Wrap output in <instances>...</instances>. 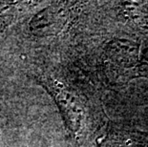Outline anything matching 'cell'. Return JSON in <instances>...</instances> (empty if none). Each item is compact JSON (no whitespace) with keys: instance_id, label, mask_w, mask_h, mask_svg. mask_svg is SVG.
Segmentation results:
<instances>
[{"instance_id":"6da1fadb","label":"cell","mask_w":148,"mask_h":147,"mask_svg":"<svg viewBox=\"0 0 148 147\" xmlns=\"http://www.w3.org/2000/svg\"><path fill=\"white\" fill-rule=\"evenodd\" d=\"M36 79L55 98L65 120L66 126L69 128L70 132L77 135L79 132L82 122V109L79 102L58 81L52 79L51 77L38 76Z\"/></svg>"},{"instance_id":"7a4b0ae2","label":"cell","mask_w":148,"mask_h":147,"mask_svg":"<svg viewBox=\"0 0 148 147\" xmlns=\"http://www.w3.org/2000/svg\"><path fill=\"white\" fill-rule=\"evenodd\" d=\"M101 147H148V143L137 135L121 133L109 137Z\"/></svg>"}]
</instances>
